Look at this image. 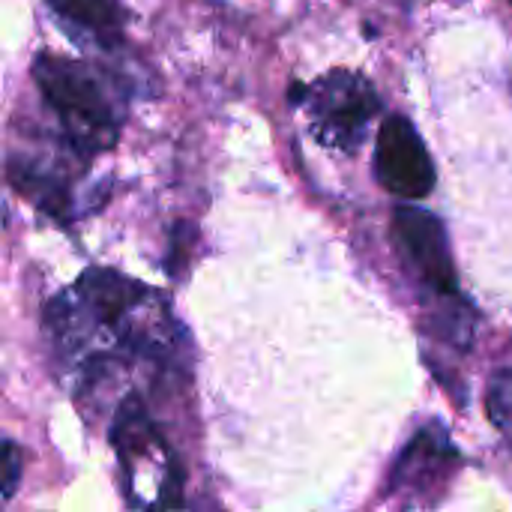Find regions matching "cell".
I'll list each match as a JSON object with an SVG mask.
<instances>
[{"label": "cell", "mask_w": 512, "mask_h": 512, "mask_svg": "<svg viewBox=\"0 0 512 512\" xmlns=\"http://www.w3.org/2000/svg\"><path fill=\"white\" fill-rule=\"evenodd\" d=\"M33 81L57 114L72 150L93 156L117 144L126 117V87L114 72L72 57L36 54Z\"/></svg>", "instance_id": "cell-2"}, {"label": "cell", "mask_w": 512, "mask_h": 512, "mask_svg": "<svg viewBox=\"0 0 512 512\" xmlns=\"http://www.w3.org/2000/svg\"><path fill=\"white\" fill-rule=\"evenodd\" d=\"M171 309L165 297L117 270L90 267L45 306V330L78 372L114 363L120 357H168Z\"/></svg>", "instance_id": "cell-1"}, {"label": "cell", "mask_w": 512, "mask_h": 512, "mask_svg": "<svg viewBox=\"0 0 512 512\" xmlns=\"http://www.w3.org/2000/svg\"><path fill=\"white\" fill-rule=\"evenodd\" d=\"M21 483V450L15 441H0V495L12 498Z\"/></svg>", "instance_id": "cell-10"}, {"label": "cell", "mask_w": 512, "mask_h": 512, "mask_svg": "<svg viewBox=\"0 0 512 512\" xmlns=\"http://www.w3.org/2000/svg\"><path fill=\"white\" fill-rule=\"evenodd\" d=\"M453 462H456V453L447 441V432H441L438 426H429L420 435H414V441L399 456V462L393 468L390 489L393 492H426L444 480V474H447V468H453Z\"/></svg>", "instance_id": "cell-7"}, {"label": "cell", "mask_w": 512, "mask_h": 512, "mask_svg": "<svg viewBox=\"0 0 512 512\" xmlns=\"http://www.w3.org/2000/svg\"><path fill=\"white\" fill-rule=\"evenodd\" d=\"M486 408H489L492 423L498 426V432L510 441L512 447V369H501V372L489 381Z\"/></svg>", "instance_id": "cell-9"}, {"label": "cell", "mask_w": 512, "mask_h": 512, "mask_svg": "<svg viewBox=\"0 0 512 512\" xmlns=\"http://www.w3.org/2000/svg\"><path fill=\"white\" fill-rule=\"evenodd\" d=\"M54 15L69 21L75 30L90 33L105 48H114L123 39V6L117 0H45Z\"/></svg>", "instance_id": "cell-8"}, {"label": "cell", "mask_w": 512, "mask_h": 512, "mask_svg": "<svg viewBox=\"0 0 512 512\" xmlns=\"http://www.w3.org/2000/svg\"><path fill=\"white\" fill-rule=\"evenodd\" d=\"M126 501L141 512H168L183 504V468L177 453L153 426L144 402L129 396L111 423Z\"/></svg>", "instance_id": "cell-3"}, {"label": "cell", "mask_w": 512, "mask_h": 512, "mask_svg": "<svg viewBox=\"0 0 512 512\" xmlns=\"http://www.w3.org/2000/svg\"><path fill=\"white\" fill-rule=\"evenodd\" d=\"M375 177L378 183L405 198L420 201L435 189V165L432 156L414 129V123L402 114H393L381 123L375 141Z\"/></svg>", "instance_id": "cell-5"}, {"label": "cell", "mask_w": 512, "mask_h": 512, "mask_svg": "<svg viewBox=\"0 0 512 512\" xmlns=\"http://www.w3.org/2000/svg\"><path fill=\"white\" fill-rule=\"evenodd\" d=\"M510 3H512V0H510Z\"/></svg>", "instance_id": "cell-11"}, {"label": "cell", "mask_w": 512, "mask_h": 512, "mask_svg": "<svg viewBox=\"0 0 512 512\" xmlns=\"http://www.w3.org/2000/svg\"><path fill=\"white\" fill-rule=\"evenodd\" d=\"M393 234L405 252V258L414 264L420 279L435 288L438 294L453 297L456 294V267L447 243V231L441 219L423 207H399L393 213Z\"/></svg>", "instance_id": "cell-6"}, {"label": "cell", "mask_w": 512, "mask_h": 512, "mask_svg": "<svg viewBox=\"0 0 512 512\" xmlns=\"http://www.w3.org/2000/svg\"><path fill=\"white\" fill-rule=\"evenodd\" d=\"M300 102L309 108L315 138L339 150H357L369 132L372 117L381 111L375 87L348 69H336L318 78L309 90L303 87Z\"/></svg>", "instance_id": "cell-4"}]
</instances>
